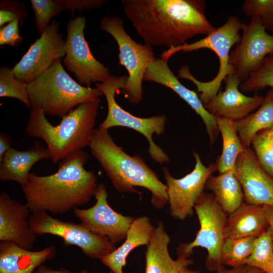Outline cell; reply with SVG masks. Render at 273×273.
Returning <instances> with one entry per match:
<instances>
[{
  "label": "cell",
  "instance_id": "1",
  "mask_svg": "<svg viewBox=\"0 0 273 273\" xmlns=\"http://www.w3.org/2000/svg\"><path fill=\"white\" fill-rule=\"evenodd\" d=\"M123 12L145 44L177 48L216 29L203 0H122Z\"/></svg>",
  "mask_w": 273,
  "mask_h": 273
},
{
  "label": "cell",
  "instance_id": "2",
  "mask_svg": "<svg viewBox=\"0 0 273 273\" xmlns=\"http://www.w3.org/2000/svg\"><path fill=\"white\" fill-rule=\"evenodd\" d=\"M88 158V153L81 150L60 161L52 174L30 173L21 188L31 212L62 214L87 204L95 197L97 179L93 171L84 168Z\"/></svg>",
  "mask_w": 273,
  "mask_h": 273
},
{
  "label": "cell",
  "instance_id": "3",
  "mask_svg": "<svg viewBox=\"0 0 273 273\" xmlns=\"http://www.w3.org/2000/svg\"><path fill=\"white\" fill-rule=\"evenodd\" d=\"M88 147L118 193H137L134 187H141L151 192V202L155 208L161 209L168 203L166 185L141 156L126 153L108 130L95 128Z\"/></svg>",
  "mask_w": 273,
  "mask_h": 273
},
{
  "label": "cell",
  "instance_id": "4",
  "mask_svg": "<svg viewBox=\"0 0 273 273\" xmlns=\"http://www.w3.org/2000/svg\"><path fill=\"white\" fill-rule=\"evenodd\" d=\"M100 101L80 104L54 125L39 108H31L25 130L33 138L42 139L50 158L60 162L73 153L88 146L95 128Z\"/></svg>",
  "mask_w": 273,
  "mask_h": 273
},
{
  "label": "cell",
  "instance_id": "5",
  "mask_svg": "<svg viewBox=\"0 0 273 273\" xmlns=\"http://www.w3.org/2000/svg\"><path fill=\"white\" fill-rule=\"evenodd\" d=\"M31 108L40 109L46 115L63 118L81 103L100 101V89L84 86L66 72L61 59L28 84Z\"/></svg>",
  "mask_w": 273,
  "mask_h": 273
},
{
  "label": "cell",
  "instance_id": "6",
  "mask_svg": "<svg viewBox=\"0 0 273 273\" xmlns=\"http://www.w3.org/2000/svg\"><path fill=\"white\" fill-rule=\"evenodd\" d=\"M243 24L237 16L230 15L224 24L205 37L191 43L169 48L160 55L161 59L168 61L172 55L179 51L187 53L201 49H210L216 54L219 62V70L215 77L209 81L202 82L197 80L187 65L181 66L177 71L178 77L189 80L196 86L197 92L201 93L198 96L203 105L219 91L222 81L226 76L232 74V67L229 64L231 49L240 40V31L242 30Z\"/></svg>",
  "mask_w": 273,
  "mask_h": 273
},
{
  "label": "cell",
  "instance_id": "7",
  "mask_svg": "<svg viewBox=\"0 0 273 273\" xmlns=\"http://www.w3.org/2000/svg\"><path fill=\"white\" fill-rule=\"evenodd\" d=\"M127 75L116 76L111 75L101 83H96V87L103 92L108 106L107 114L99 128L108 130L115 126L132 129L143 134L149 143L148 152L154 161L163 164L170 161L169 156L154 142V134L160 136L165 131L166 116L159 115L148 118L134 116L123 109L116 101L117 92L123 88Z\"/></svg>",
  "mask_w": 273,
  "mask_h": 273
},
{
  "label": "cell",
  "instance_id": "8",
  "mask_svg": "<svg viewBox=\"0 0 273 273\" xmlns=\"http://www.w3.org/2000/svg\"><path fill=\"white\" fill-rule=\"evenodd\" d=\"M194 210L200 229L193 241L181 243L177 248V256L188 258L195 247L205 248L207 251L205 267L210 271H216L223 266L222 249L228 215L217 203L213 194L204 191L197 201Z\"/></svg>",
  "mask_w": 273,
  "mask_h": 273
},
{
  "label": "cell",
  "instance_id": "9",
  "mask_svg": "<svg viewBox=\"0 0 273 273\" xmlns=\"http://www.w3.org/2000/svg\"><path fill=\"white\" fill-rule=\"evenodd\" d=\"M100 27L116 40L119 52V63L127 71V79L122 88L123 96L130 103L139 104L143 99L142 82L147 67L157 59L152 47L133 40L118 17L102 18Z\"/></svg>",
  "mask_w": 273,
  "mask_h": 273
},
{
  "label": "cell",
  "instance_id": "10",
  "mask_svg": "<svg viewBox=\"0 0 273 273\" xmlns=\"http://www.w3.org/2000/svg\"><path fill=\"white\" fill-rule=\"evenodd\" d=\"M29 223L35 235L60 237L63 240L64 246H77L83 254L92 258L101 260L116 249L115 243L105 236L94 233L81 223L63 221L43 211L32 212Z\"/></svg>",
  "mask_w": 273,
  "mask_h": 273
},
{
  "label": "cell",
  "instance_id": "11",
  "mask_svg": "<svg viewBox=\"0 0 273 273\" xmlns=\"http://www.w3.org/2000/svg\"><path fill=\"white\" fill-rule=\"evenodd\" d=\"M85 18H71L67 24L66 54L64 66L76 77L78 83L90 87L93 82H103L111 75L108 67L93 55L85 39Z\"/></svg>",
  "mask_w": 273,
  "mask_h": 273
},
{
  "label": "cell",
  "instance_id": "12",
  "mask_svg": "<svg viewBox=\"0 0 273 273\" xmlns=\"http://www.w3.org/2000/svg\"><path fill=\"white\" fill-rule=\"evenodd\" d=\"M194 156L196 163L193 170L180 178L173 177L166 167L162 168L167 187L170 214L179 220L193 215L194 206L205 189L206 181L217 170L215 163L205 166L196 152Z\"/></svg>",
  "mask_w": 273,
  "mask_h": 273
},
{
  "label": "cell",
  "instance_id": "13",
  "mask_svg": "<svg viewBox=\"0 0 273 273\" xmlns=\"http://www.w3.org/2000/svg\"><path fill=\"white\" fill-rule=\"evenodd\" d=\"M242 30L240 41L230 52L229 64L232 74L242 82L260 67L267 55L273 54V33L268 34L255 19L243 22Z\"/></svg>",
  "mask_w": 273,
  "mask_h": 273
},
{
  "label": "cell",
  "instance_id": "14",
  "mask_svg": "<svg viewBox=\"0 0 273 273\" xmlns=\"http://www.w3.org/2000/svg\"><path fill=\"white\" fill-rule=\"evenodd\" d=\"M59 22L53 20L12 69L18 80L29 84L44 73L55 60L65 57L66 41L59 31Z\"/></svg>",
  "mask_w": 273,
  "mask_h": 273
},
{
  "label": "cell",
  "instance_id": "15",
  "mask_svg": "<svg viewBox=\"0 0 273 273\" xmlns=\"http://www.w3.org/2000/svg\"><path fill=\"white\" fill-rule=\"evenodd\" d=\"M95 197L96 202L92 207L75 208L73 211L74 215L89 231L108 238L115 244L125 239L135 218L119 213L111 207L104 184L98 185Z\"/></svg>",
  "mask_w": 273,
  "mask_h": 273
},
{
  "label": "cell",
  "instance_id": "16",
  "mask_svg": "<svg viewBox=\"0 0 273 273\" xmlns=\"http://www.w3.org/2000/svg\"><path fill=\"white\" fill-rule=\"evenodd\" d=\"M234 173L240 182L248 203L273 207V178L261 167L250 147L238 156Z\"/></svg>",
  "mask_w": 273,
  "mask_h": 273
},
{
  "label": "cell",
  "instance_id": "17",
  "mask_svg": "<svg viewBox=\"0 0 273 273\" xmlns=\"http://www.w3.org/2000/svg\"><path fill=\"white\" fill-rule=\"evenodd\" d=\"M143 80L161 84L177 94L201 118L210 144L215 143L219 133L215 117L205 109L197 93L189 89L179 81L170 69L168 61L157 58L150 63L147 67Z\"/></svg>",
  "mask_w": 273,
  "mask_h": 273
},
{
  "label": "cell",
  "instance_id": "18",
  "mask_svg": "<svg viewBox=\"0 0 273 273\" xmlns=\"http://www.w3.org/2000/svg\"><path fill=\"white\" fill-rule=\"evenodd\" d=\"M224 81L225 89L219 90L203 104L205 109L214 117L237 121L251 114L262 104L264 97L257 94L249 97L239 90L242 81L236 76L228 75Z\"/></svg>",
  "mask_w": 273,
  "mask_h": 273
},
{
  "label": "cell",
  "instance_id": "19",
  "mask_svg": "<svg viewBox=\"0 0 273 273\" xmlns=\"http://www.w3.org/2000/svg\"><path fill=\"white\" fill-rule=\"evenodd\" d=\"M29 207L11 198L6 192L0 195V241L11 242L31 250L36 242L30 229Z\"/></svg>",
  "mask_w": 273,
  "mask_h": 273
},
{
  "label": "cell",
  "instance_id": "20",
  "mask_svg": "<svg viewBox=\"0 0 273 273\" xmlns=\"http://www.w3.org/2000/svg\"><path fill=\"white\" fill-rule=\"evenodd\" d=\"M56 254L55 246L36 251L22 248L9 241H0V273H33Z\"/></svg>",
  "mask_w": 273,
  "mask_h": 273
},
{
  "label": "cell",
  "instance_id": "21",
  "mask_svg": "<svg viewBox=\"0 0 273 273\" xmlns=\"http://www.w3.org/2000/svg\"><path fill=\"white\" fill-rule=\"evenodd\" d=\"M170 239L162 222L155 228L145 252V273H176L193 263L190 259L177 256L173 260L168 251Z\"/></svg>",
  "mask_w": 273,
  "mask_h": 273
},
{
  "label": "cell",
  "instance_id": "22",
  "mask_svg": "<svg viewBox=\"0 0 273 273\" xmlns=\"http://www.w3.org/2000/svg\"><path fill=\"white\" fill-rule=\"evenodd\" d=\"M269 226L264 205L244 202L228 215L224 231L226 238L258 237Z\"/></svg>",
  "mask_w": 273,
  "mask_h": 273
},
{
  "label": "cell",
  "instance_id": "23",
  "mask_svg": "<svg viewBox=\"0 0 273 273\" xmlns=\"http://www.w3.org/2000/svg\"><path fill=\"white\" fill-rule=\"evenodd\" d=\"M48 158L47 148L42 146L39 142L26 151L10 148L0 160V178L16 181L22 186L27 181L33 165Z\"/></svg>",
  "mask_w": 273,
  "mask_h": 273
},
{
  "label": "cell",
  "instance_id": "24",
  "mask_svg": "<svg viewBox=\"0 0 273 273\" xmlns=\"http://www.w3.org/2000/svg\"><path fill=\"white\" fill-rule=\"evenodd\" d=\"M155 228L147 216L135 218L131 224L125 241L118 248L101 259L105 266L114 273H123L122 268L126 259L134 248L149 243Z\"/></svg>",
  "mask_w": 273,
  "mask_h": 273
},
{
  "label": "cell",
  "instance_id": "25",
  "mask_svg": "<svg viewBox=\"0 0 273 273\" xmlns=\"http://www.w3.org/2000/svg\"><path fill=\"white\" fill-rule=\"evenodd\" d=\"M205 189L211 191L215 199L228 214L238 209L244 202L242 187L234 171H227L209 176Z\"/></svg>",
  "mask_w": 273,
  "mask_h": 273
},
{
  "label": "cell",
  "instance_id": "26",
  "mask_svg": "<svg viewBox=\"0 0 273 273\" xmlns=\"http://www.w3.org/2000/svg\"><path fill=\"white\" fill-rule=\"evenodd\" d=\"M235 122L242 143L245 147H250L257 133L273 127V88L266 93L262 104L255 112Z\"/></svg>",
  "mask_w": 273,
  "mask_h": 273
},
{
  "label": "cell",
  "instance_id": "27",
  "mask_svg": "<svg viewBox=\"0 0 273 273\" xmlns=\"http://www.w3.org/2000/svg\"><path fill=\"white\" fill-rule=\"evenodd\" d=\"M215 118L222 139L221 154L215 163L217 170L219 173L234 171L236 160L246 147L238 135L235 121L222 117Z\"/></svg>",
  "mask_w": 273,
  "mask_h": 273
},
{
  "label": "cell",
  "instance_id": "28",
  "mask_svg": "<svg viewBox=\"0 0 273 273\" xmlns=\"http://www.w3.org/2000/svg\"><path fill=\"white\" fill-rule=\"evenodd\" d=\"M257 237L226 238L222 249L223 264L235 267L246 264L254 249Z\"/></svg>",
  "mask_w": 273,
  "mask_h": 273
},
{
  "label": "cell",
  "instance_id": "29",
  "mask_svg": "<svg viewBox=\"0 0 273 273\" xmlns=\"http://www.w3.org/2000/svg\"><path fill=\"white\" fill-rule=\"evenodd\" d=\"M245 264L264 273H273V234L269 226L257 237L253 251Z\"/></svg>",
  "mask_w": 273,
  "mask_h": 273
},
{
  "label": "cell",
  "instance_id": "30",
  "mask_svg": "<svg viewBox=\"0 0 273 273\" xmlns=\"http://www.w3.org/2000/svg\"><path fill=\"white\" fill-rule=\"evenodd\" d=\"M251 145L260 165L273 178V127L257 133Z\"/></svg>",
  "mask_w": 273,
  "mask_h": 273
},
{
  "label": "cell",
  "instance_id": "31",
  "mask_svg": "<svg viewBox=\"0 0 273 273\" xmlns=\"http://www.w3.org/2000/svg\"><path fill=\"white\" fill-rule=\"evenodd\" d=\"M28 84L18 80L12 69L7 66L0 67V97L18 99L31 108L28 93Z\"/></svg>",
  "mask_w": 273,
  "mask_h": 273
},
{
  "label": "cell",
  "instance_id": "32",
  "mask_svg": "<svg viewBox=\"0 0 273 273\" xmlns=\"http://www.w3.org/2000/svg\"><path fill=\"white\" fill-rule=\"evenodd\" d=\"M269 86L273 88V54L266 57L262 65L240 85L243 92L258 91Z\"/></svg>",
  "mask_w": 273,
  "mask_h": 273
},
{
  "label": "cell",
  "instance_id": "33",
  "mask_svg": "<svg viewBox=\"0 0 273 273\" xmlns=\"http://www.w3.org/2000/svg\"><path fill=\"white\" fill-rule=\"evenodd\" d=\"M244 14L258 21L266 30L273 31V0H245Z\"/></svg>",
  "mask_w": 273,
  "mask_h": 273
},
{
  "label": "cell",
  "instance_id": "34",
  "mask_svg": "<svg viewBox=\"0 0 273 273\" xmlns=\"http://www.w3.org/2000/svg\"><path fill=\"white\" fill-rule=\"evenodd\" d=\"M30 3L34 13L36 28L40 36L49 26L51 19L64 10L56 0H31Z\"/></svg>",
  "mask_w": 273,
  "mask_h": 273
},
{
  "label": "cell",
  "instance_id": "35",
  "mask_svg": "<svg viewBox=\"0 0 273 273\" xmlns=\"http://www.w3.org/2000/svg\"><path fill=\"white\" fill-rule=\"evenodd\" d=\"M28 16L25 6L16 1L2 0L0 2V26L18 20L20 26Z\"/></svg>",
  "mask_w": 273,
  "mask_h": 273
},
{
  "label": "cell",
  "instance_id": "36",
  "mask_svg": "<svg viewBox=\"0 0 273 273\" xmlns=\"http://www.w3.org/2000/svg\"><path fill=\"white\" fill-rule=\"evenodd\" d=\"M20 23L15 20L0 29V45L7 44L16 47L23 42V38L19 33Z\"/></svg>",
  "mask_w": 273,
  "mask_h": 273
},
{
  "label": "cell",
  "instance_id": "37",
  "mask_svg": "<svg viewBox=\"0 0 273 273\" xmlns=\"http://www.w3.org/2000/svg\"><path fill=\"white\" fill-rule=\"evenodd\" d=\"M56 3L64 10H69L74 18L75 11L79 12L82 10L102 7L107 2L105 0H56Z\"/></svg>",
  "mask_w": 273,
  "mask_h": 273
},
{
  "label": "cell",
  "instance_id": "38",
  "mask_svg": "<svg viewBox=\"0 0 273 273\" xmlns=\"http://www.w3.org/2000/svg\"><path fill=\"white\" fill-rule=\"evenodd\" d=\"M216 273H264L261 269L248 264L232 267L228 269L223 266L216 271Z\"/></svg>",
  "mask_w": 273,
  "mask_h": 273
},
{
  "label": "cell",
  "instance_id": "39",
  "mask_svg": "<svg viewBox=\"0 0 273 273\" xmlns=\"http://www.w3.org/2000/svg\"><path fill=\"white\" fill-rule=\"evenodd\" d=\"M33 273H88V271L85 269L77 272H72L65 268H61L60 269H53L42 264L39 266Z\"/></svg>",
  "mask_w": 273,
  "mask_h": 273
},
{
  "label": "cell",
  "instance_id": "40",
  "mask_svg": "<svg viewBox=\"0 0 273 273\" xmlns=\"http://www.w3.org/2000/svg\"><path fill=\"white\" fill-rule=\"evenodd\" d=\"M12 144L11 138L7 134L1 132L0 134V160L10 148Z\"/></svg>",
  "mask_w": 273,
  "mask_h": 273
},
{
  "label": "cell",
  "instance_id": "41",
  "mask_svg": "<svg viewBox=\"0 0 273 273\" xmlns=\"http://www.w3.org/2000/svg\"><path fill=\"white\" fill-rule=\"evenodd\" d=\"M264 206L268 220L269 226L273 234V207L267 205H264Z\"/></svg>",
  "mask_w": 273,
  "mask_h": 273
},
{
  "label": "cell",
  "instance_id": "42",
  "mask_svg": "<svg viewBox=\"0 0 273 273\" xmlns=\"http://www.w3.org/2000/svg\"><path fill=\"white\" fill-rule=\"evenodd\" d=\"M176 273H200L199 271L197 270H193L188 268V267H185Z\"/></svg>",
  "mask_w": 273,
  "mask_h": 273
},
{
  "label": "cell",
  "instance_id": "43",
  "mask_svg": "<svg viewBox=\"0 0 273 273\" xmlns=\"http://www.w3.org/2000/svg\"><path fill=\"white\" fill-rule=\"evenodd\" d=\"M110 273H114V272H113L112 271H110Z\"/></svg>",
  "mask_w": 273,
  "mask_h": 273
}]
</instances>
